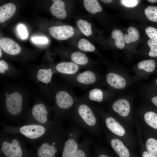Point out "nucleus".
Wrapping results in <instances>:
<instances>
[{"instance_id":"obj_1","label":"nucleus","mask_w":157,"mask_h":157,"mask_svg":"<svg viewBox=\"0 0 157 157\" xmlns=\"http://www.w3.org/2000/svg\"><path fill=\"white\" fill-rule=\"evenodd\" d=\"M55 121L47 125L27 124L14 126L8 124L3 126L2 132L18 134L25 140L33 142L39 141L54 129Z\"/></svg>"},{"instance_id":"obj_2","label":"nucleus","mask_w":157,"mask_h":157,"mask_svg":"<svg viewBox=\"0 0 157 157\" xmlns=\"http://www.w3.org/2000/svg\"><path fill=\"white\" fill-rule=\"evenodd\" d=\"M25 140L18 134L1 133V149L6 157H22Z\"/></svg>"},{"instance_id":"obj_3","label":"nucleus","mask_w":157,"mask_h":157,"mask_svg":"<svg viewBox=\"0 0 157 157\" xmlns=\"http://www.w3.org/2000/svg\"><path fill=\"white\" fill-rule=\"evenodd\" d=\"M4 109L7 115L12 119L23 116L25 104L22 94L15 91L6 95L4 101Z\"/></svg>"},{"instance_id":"obj_4","label":"nucleus","mask_w":157,"mask_h":157,"mask_svg":"<svg viewBox=\"0 0 157 157\" xmlns=\"http://www.w3.org/2000/svg\"><path fill=\"white\" fill-rule=\"evenodd\" d=\"M62 136L53 130L39 142L37 150L38 157H54L57 146L63 144Z\"/></svg>"},{"instance_id":"obj_5","label":"nucleus","mask_w":157,"mask_h":157,"mask_svg":"<svg viewBox=\"0 0 157 157\" xmlns=\"http://www.w3.org/2000/svg\"><path fill=\"white\" fill-rule=\"evenodd\" d=\"M49 110L47 105L42 101H38L28 111L25 117L24 124H36L47 125L53 121L49 120Z\"/></svg>"},{"instance_id":"obj_6","label":"nucleus","mask_w":157,"mask_h":157,"mask_svg":"<svg viewBox=\"0 0 157 157\" xmlns=\"http://www.w3.org/2000/svg\"><path fill=\"white\" fill-rule=\"evenodd\" d=\"M67 76L71 84L82 88L94 86L97 81L95 71L90 70Z\"/></svg>"},{"instance_id":"obj_7","label":"nucleus","mask_w":157,"mask_h":157,"mask_svg":"<svg viewBox=\"0 0 157 157\" xmlns=\"http://www.w3.org/2000/svg\"><path fill=\"white\" fill-rule=\"evenodd\" d=\"M72 92L67 89L61 90L56 92L55 101L56 108L64 111L70 108L74 105L75 97Z\"/></svg>"},{"instance_id":"obj_8","label":"nucleus","mask_w":157,"mask_h":157,"mask_svg":"<svg viewBox=\"0 0 157 157\" xmlns=\"http://www.w3.org/2000/svg\"><path fill=\"white\" fill-rule=\"evenodd\" d=\"M50 35L58 40H65L72 37L74 34L73 28L69 25L54 26L49 28Z\"/></svg>"},{"instance_id":"obj_9","label":"nucleus","mask_w":157,"mask_h":157,"mask_svg":"<svg viewBox=\"0 0 157 157\" xmlns=\"http://www.w3.org/2000/svg\"><path fill=\"white\" fill-rule=\"evenodd\" d=\"M77 108L78 115L87 125L91 126L95 125L96 118L90 106L85 102H82L77 105Z\"/></svg>"},{"instance_id":"obj_10","label":"nucleus","mask_w":157,"mask_h":157,"mask_svg":"<svg viewBox=\"0 0 157 157\" xmlns=\"http://www.w3.org/2000/svg\"><path fill=\"white\" fill-rule=\"evenodd\" d=\"M0 47L6 53L12 55L17 54L21 51L19 45L13 40L8 38H3L0 39Z\"/></svg>"},{"instance_id":"obj_11","label":"nucleus","mask_w":157,"mask_h":157,"mask_svg":"<svg viewBox=\"0 0 157 157\" xmlns=\"http://www.w3.org/2000/svg\"><path fill=\"white\" fill-rule=\"evenodd\" d=\"M57 71L61 74L72 75L78 73L79 69V66L73 62H63L56 65Z\"/></svg>"},{"instance_id":"obj_12","label":"nucleus","mask_w":157,"mask_h":157,"mask_svg":"<svg viewBox=\"0 0 157 157\" xmlns=\"http://www.w3.org/2000/svg\"><path fill=\"white\" fill-rule=\"evenodd\" d=\"M107 83L111 86L117 89L123 88L126 85L124 79L115 73H108L106 77Z\"/></svg>"},{"instance_id":"obj_13","label":"nucleus","mask_w":157,"mask_h":157,"mask_svg":"<svg viewBox=\"0 0 157 157\" xmlns=\"http://www.w3.org/2000/svg\"><path fill=\"white\" fill-rule=\"evenodd\" d=\"M113 110L122 117H126L129 113L130 107L129 102L124 99H119L115 101L112 106Z\"/></svg>"},{"instance_id":"obj_14","label":"nucleus","mask_w":157,"mask_h":157,"mask_svg":"<svg viewBox=\"0 0 157 157\" xmlns=\"http://www.w3.org/2000/svg\"><path fill=\"white\" fill-rule=\"evenodd\" d=\"M16 7L13 3L6 4L0 7V23H3L10 18L15 13Z\"/></svg>"},{"instance_id":"obj_15","label":"nucleus","mask_w":157,"mask_h":157,"mask_svg":"<svg viewBox=\"0 0 157 157\" xmlns=\"http://www.w3.org/2000/svg\"><path fill=\"white\" fill-rule=\"evenodd\" d=\"M103 97L104 93L102 90L95 87L88 90L83 96V99L84 100L101 102Z\"/></svg>"},{"instance_id":"obj_16","label":"nucleus","mask_w":157,"mask_h":157,"mask_svg":"<svg viewBox=\"0 0 157 157\" xmlns=\"http://www.w3.org/2000/svg\"><path fill=\"white\" fill-rule=\"evenodd\" d=\"M112 147L119 157H130V153L122 142L117 139H113L111 142Z\"/></svg>"},{"instance_id":"obj_17","label":"nucleus","mask_w":157,"mask_h":157,"mask_svg":"<svg viewBox=\"0 0 157 157\" xmlns=\"http://www.w3.org/2000/svg\"><path fill=\"white\" fill-rule=\"evenodd\" d=\"M50 10L52 15L59 19H63L67 16L65 4L63 1L53 3L51 7Z\"/></svg>"},{"instance_id":"obj_18","label":"nucleus","mask_w":157,"mask_h":157,"mask_svg":"<svg viewBox=\"0 0 157 157\" xmlns=\"http://www.w3.org/2000/svg\"><path fill=\"white\" fill-rule=\"evenodd\" d=\"M106 122L108 128L113 133L119 136L124 135V129L115 119L112 117H108Z\"/></svg>"},{"instance_id":"obj_19","label":"nucleus","mask_w":157,"mask_h":157,"mask_svg":"<svg viewBox=\"0 0 157 157\" xmlns=\"http://www.w3.org/2000/svg\"><path fill=\"white\" fill-rule=\"evenodd\" d=\"M64 144L62 157H71L78 149L77 144L73 139H68Z\"/></svg>"},{"instance_id":"obj_20","label":"nucleus","mask_w":157,"mask_h":157,"mask_svg":"<svg viewBox=\"0 0 157 157\" xmlns=\"http://www.w3.org/2000/svg\"><path fill=\"white\" fill-rule=\"evenodd\" d=\"M53 74V71L51 69H40L38 70L36 77L40 82L47 84L51 81Z\"/></svg>"},{"instance_id":"obj_21","label":"nucleus","mask_w":157,"mask_h":157,"mask_svg":"<svg viewBox=\"0 0 157 157\" xmlns=\"http://www.w3.org/2000/svg\"><path fill=\"white\" fill-rule=\"evenodd\" d=\"M84 6L89 13L94 14L101 11L102 8L97 0H84Z\"/></svg>"},{"instance_id":"obj_22","label":"nucleus","mask_w":157,"mask_h":157,"mask_svg":"<svg viewBox=\"0 0 157 157\" xmlns=\"http://www.w3.org/2000/svg\"><path fill=\"white\" fill-rule=\"evenodd\" d=\"M72 62L78 65H85L88 64V59L86 55L83 52L76 51L72 53L71 55Z\"/></svg>"},{"instance_id":"obj_23","label":"nucleus","mask_w":157,"mask_h":157,"mask_svg":"<svg viewBox=\"0 0 157 157\" xmlns=\"http://www.w3.org/2000/svg\"><path fill=\"white\" fill-rule=\"evenodd\" d=\"M111 36L115 40V46L119 49H123L125 46L124 40V35L122 32L120 30L115 29L112 32Z\"/></svg>"},{"instance_id":"obj_24","label":"nucleus","mask_w":157,"mask_h":157,"mask_svg":"<svg viewBox=\"0 0 157 157\" xmlns=\"http://www.w3.org/2000/svg\"><path fill=\"white\" fill-rule=\"evenodd\" d=\"M128 34H125L124 38V42L127 44L137 41L139 38L138 31L135 27H130L127 29Z\"/></svg>"},{"instance_id":"obj_25","label":"nucleus","mask_w":157,"mask_h":157,"mask_svg":"<svg viewBox=\"0 0 157 157\" xmlns=\"http://www.w3.org/2000/svg\"><path fill=\"white\" fill-rule=\"evenodd\" d=\"M76 24L80 31L85 36H88L92 34L91 25L89 22L80 19L77 22Z\"/></svg>"},{"instance_id":"obj_26","label":"nucleus","mask_w":157,"mask_h":157,"mask_svg":"<svg viewBox=\"0 0 157 157\" xmlns=\"http://www.w3.org/2000/svg\"><path fill=\"white\" fill-rule=\"evenodd\" d=\"M77 47L79 49L86 52H93L95 49L94 46L90 41L84 38L79 40Z\"/></svg>"},{"instance_id":"obj_27","label":"nucleus","mask_w":157,"mask_h":157,"mask_svg":"<svg viewBox=\"0 0 157 157\" xmlns=\"http://www.w3.org/2000/svg\"><path fill=\"white\" fill-rule=\"evenodd\" d=\"M138 67L139 69L144 70L148 72H151L155 69L156 63L153 60H146L140 62L138 63Z\"/></svg>"},{"instance_id":"obj_28","label":"nucleus","mask_w":157,"mask_h":157,"mask_svg":"<svg viewBox=\"0 0 157 157\" xmlns=\"http://www.w3.org/2000/svg\"><path fill=\"white\" fill-rule=\"evenodd\" d=\"M148 152L151 157H157V140L154 138L148 139L146 142Z\"/></svg>"},{"instance_id":"obj_29","label":"nucleus","mask_w":157,"mask_h":157,"mask_svg":"<svg viewBox=\"0 0 157 157\" xmlns=\"http://www.w3.org/2000/svg\"><path fill=\"white\" fill-rule=\"evenodd\" d=\"M146 123L154 129H157V115L155 113L149 111L146 113L144 116Z\"/></svg>"},{"instance_id":"obj_30","label":"nucleus","mask_w":157,"mask_h":157,"mask_svg":"<svg viewBox=\"0 0 157 157\" xmlns=\"http://www.w3.org/2000/svg\"><path fill=\"white\" fill-rule=\"evenodd\" d=\"M144 13L149 20L157 22V7L148 6L144 10Z\"/></svg>"},{"instance_id":"obj_31","label":"nucleus","mask_w":157,"mask_h":157,"mask_svg":"<svg viewBox=\"0 0 157 157\" xmlns=\"http://www.w3.org/2000/svg\"><path fill=\"white\" fill-rule=\"evenodd\" d=\"M147 43L150 48L149 56L151 57H157V42L150 39L148 40Z\"/></svg>"},{"instance_id":"obj_32","label":"nucleus","mask_w":157,"mask_h":157,"mask_svg":"<svg viewBox=\"0 0 157 157\" xmlns=\"http://www.w3.org/2000/svg\"><path fill=\"white\" fill-rule=\"evenodd\" d=\"M145 32L151 40L157 42V29L154 27H149L146 28Z\"/></svg>"},{"instance_id":"obj_33","label":"nucleus","mask_w":157,"mask_h":157,"mask_svg":"<svg viewBox=\"0 0 157 157\" xmlns=\"http://www.w3.org/2000/svg\"><path fill=\"white\" fill-rule=\"evenodd\" d=\"M17 31L21 38L22 39H26L28 37V31L26 27L22 24H19L18 26Z\"/></svg>"},{"instance_id":"obj_34","label":"nucleus","mask_w":157,"mask_h":157,"mask_svg":"<svg viewBox=\"0 0 157 157\" xmlns=\"http://www.w3.org/2000/svg\"><path fill=\"white\" fill-rule=\"evenodd\" d=\"M120 2L123 5L127 7H133L138 4L139 1L137 0H122Z\"/></svg>"},{"instance_id":"obj_35","label":"nucleus","mask_w":157,"mask_h":157,"mask_svg":"<svg viewBox=\"0 0 157 157\" xmlns=\"http://www.w3.org/2000/svg\"><path fill=\"white\" fill-rule=\"evenodd\" d=\"M32 41L34 43L38 44H44L47 43L48 39L44 37H35L31 38Z\"/></svg>"},{"instance_id":"obj_36","label":"nucleus","mask_w":157,"mask_h":157,"mask_svg":"<svg viewBox=\"0 0 157 157\" xmlns=\"http://www.w3.org/2000/svg\"><path fill=\"white\" fill-rule=\"evenodd\" d=\"M9 69V66L7 63L4 60L0 61V73L3 74Z\"/></svg>"},{"instance_id":"obj_37","label":"nucleus","mask_w":157,"mask_h":157,"mask_svg":"<svg viewBox=\"0 0 157 157\" xmlns=\"http://www.w3.org/2000/svg\"><path fill=\"white\" fill-rule=\"evenodd\" d=\"M71 157H86V155L83 150L78 149Z\"/></svg>"},{"instance_id":"obj_38","label":"nucleus","mask_w":157,"mask_h":157,"mask_svg":"<svg viewBox=\"0 0 157 157\" xmlns=\"http://www.w3.org/2000/svg\"><path fill=\"white\" fill-rule=\"evenodd\" d=\"M142 157H151L147 151H144L142 153Z\"/></svg>"},{"instance_id":"obj_39","label":"nucleus","mask_w":157,"mask_h":157,"mask_svg":"<svg viewBox=\"0 0 157 157\" xmlns=\"http://www.w3.org/2000/svg\"><path fill=\"white\" fill-rule=\"evenodd\" d=\"M151 101L152 103L157 106V96L153 97Z\"/></svg>"},{"instance_id":"obj_40","label":"nucleus","mask_w":157,"mask_h":157,"mask_svg":"<svg viewBox=\"0 0 157 157\" xmlns=\"http://www.w3.org/2000/svg\"><path fill=\"white\" fill-rule=\"evenodd\" d=\"M101 1L105 3H109L113 1L112 0H102Z\"/></svg>"},{"instance_id":"obj_41","label":"nucleus","mask_w":157,"mask_h":157,"mask_svg":"<svg viewBox=\"0 0 157 157\" xmlns=\"http://www.w3.org/2000/svg\"><path fill=\"white\" fill-rule=\"evenodd\" d=\"M147 1L149 2L152 3H155L157 1L156 0H148Z\"/></svg>"},{"instance_id":"obj_42","label":"nucleus","mask_w":157,"mask_h":157,"mask_svg":"<svg viewBox=\"0 0 157 157\" xmlns=\"http://www.w3.org/2000/svg\"><path fill=\"white\" fill-rule=\"evenodd\" d=\"M99 157H109L108 156L104 154H102L100 155Z\"/></svg>"},{"instance_id":"obj_43","label":"nucleus","mask_w":157,"mask_h":157,"mask_svg":"<svg viewBox=\"0 0 157 157\" xmlns=\"http://www.w3.org/2000/svg\"><path fill=\"white\" fill-rule=\"evenodd\" d=\"M61 1L60 0H52V1L54 2V3H57L58 2H59L60 1Z\"/></svg>"},{"instance_id":"obj_44","label":"nucleus","mask_w":157,"mask_h":157,"mask_svg":"<svg viewBox=\"0 0 157 157\" xmlns=\"http://www.w3.org/2000/svg\"><path fill=\"white\" fill-rule=\"evenodd\" d=\"M2 51L1 49V48H0V57H1L2 56Z\"/></svg>"},{"instance_id":"obj_45","label":"nucleus","mask_w":157,"mask_h":157,"mask_svg":"<svg viewBox=\"0 0 157 157\" xmlns=\"http://www.w3.org/2000/svg\"><path fill=\"white\" fill-rule=\"evenodd\" d=\"M156 83H157V80H156Z\"/></svg>"}]
</instances>
